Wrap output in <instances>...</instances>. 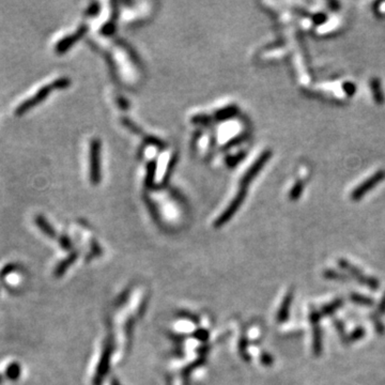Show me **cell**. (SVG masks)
<instances>
[{
    "mask_svg": "<svg viewBox=\"0 0 385 385\" xmlns=\"http://www.w3.org/2000/svg\"><path fill=\"white\" fill-rule=\"evenodd\" d=\"M384 177H385V172H383V171L378 172V174H376L375 176H372L369 180H367L361 186H359L358 189H355L353 195H352L353 198L354 199L361 198L366 192H368L369 189H371V187H373L376 184H378V183L380 182Z\"/></svg>",
    "mask_w": 385,
    "mask_h": 385,
    "instance_id": "5b68a950",
    "label": "cell"
},
{
    "mask_svg": "<svg viewBox=\"0 0 385 385\" xmlns=\"http://www.w3.org/2000/svg\"><path fill=\"white\" fill-rule=\"evenodd\" d=\"M1 382H2V377L0 376V383H1Z\"/></svg>",
    "mask_w": 385,
    "mask_h": 385,
    "instance_id": "30bf717a",
    "label": "cell"
},
{
    "mask_svg": "<svg viewBox=\"0 0 385 385\" xmlns=\"http://www.w3.org/2000/svg\"><path fill=\"white\" fill-rule=\"evenodd\" d=\"M68 85H70V79H68V78H60V79L55 80L53 84L47 85L46 87L40 89L39 92L36 95L28 100L27 102H25L24 104H22L19 108L16 109V114L24 113H26V111H28V109H30L31 107L39 104L40 102L43 101L44 99H46V96L49 94L50 91H53L55 89L67 88Z\"/></svg>",
    "mask_w": 385,
    "mask_h": 385,
    "instance_id": "6da1fadb",
    "label": "cell"
},
{
    "mask_svg": "<svg viewBox=\"0 0 385 385\" xmlns=\"http://www.w3.org/2000/svg\"><path fill=\"white\" fill-rule=\"evenodd\" d=\"M37 225L41 228V230L45 233L47 234L48 237H55V231L54 229L50 227V225L48 224V222L45 220L43 216H38L37 217Z\"/></svg>",
    "mask_w": 385,
    "mask_h": 385,
    "instance_id": "ba28073f",
    "label": "cell"
},
{
    "mask_svg": "<svg viewBox=\"0 0 385 385\" xmlns=\"http://www.w3.org/2000/svg\"><path fill=\"white\" fill-rule=\"evenodd\" d=\"M90 178L93 184L100 182V140L93 139L90 147Z\"/></svg>",
    "mask_w": 385,
    "mask_h": 385,
    "instance_id": "7a4b0ae2",
    "label": "cell"
},
{
    "mask_svg": "<svg viewBox=\"0 0 385 385\" xmlns=\"http://www.w3.org/2000/svg\"><path fill=\"white\" fill-rule=\"evenodd\" d=\"M16 269H17L16 264H14V263H10V264H8V266H5V267L1 270V272H0V277L4 278L5 276H8L9 274H11L13 271H15Z\"/></svg>",
    "mask_w": 385,
    "mask_h": 385,
    "instance_id": "9c48e42d",
    "label": "cell"
},
{
    "mask_svg": "<svg viewBox=\"0 0 385 385\" xmlns=\"http://www.w3.org/2000/svg\"><path fill=\"white\" fill-rule=\"evenodd\" d=\"M270 155H271V153H270V152H264L261 155V157L258 159L257 162L251 166L250 169L246 172V175L243 177L242 182H241V183H242L243 186L249 184V183L252 180V178H254L258 174V172H259V170L263 167V165L267 163V160L269 159Z\"/></svg>",
    "mask_w": 385,
    "mask_h": 385,
    "instance_id": "277c9868",
    "label": "cell"
},
{
    "mask_svg": "<svg viewBox=\"0 0 385 385\" xmlns=\"http://www.w3.org/2000/svg\"><path fill=\"white\" fill-rule=\"evenodd\" d=\"M21 372H22V368H21V365L19 363H11L7 370H5V377H7L9 380L11 381H16L17 379L20 378L21 376Z\"/></svg>",
    "mask_w": 385,
    "mask_h": 385,
    "instance_id": "52a82bcc",
    "label": "cell"
},
{
    "mask_svg": "<svg viewBox=\"0 0 385 385\" xmlns=\"http://www.w3.org/2000/svg\"><path fill=\"white\" fill-rule=\"evenodd\" d=\"M244 197H245V189H242V191H240L237 196H235V198L232 200V203L226 209V211L224 212V214H222V216L216 221L215 223L216 227L224 225L228 220H230V217L235 213V212H237V210L240 208L241 204L243 203Z\"/></svg>",
    "mask_w": 385,
    "mask_h": 385,
    "instance_id": "3957f363",
    "label": "cell"
},
{
    "mask_svg": "<svg viewBox=\"0 0 385 385\" xmlns=\"http://www.w3.org/2000/svg\"><path fill=\"white\" fill-rule=\"evenodd\" d=\"M85 31H87V27H82L78 32L74 33V36L66 38L65 40H63V41H61L59 43L58 46H57V51H58V53H63V51L67 50L68 47H71V45L74 42H75L76 40H78V39H80V38L83 37V34L85 33Z\"/></svg>",
    "mask_w": 385,
    "mask_h": 385,
    "instance_id": "8992f818",
    "label": "cell"
}]
</instances>
